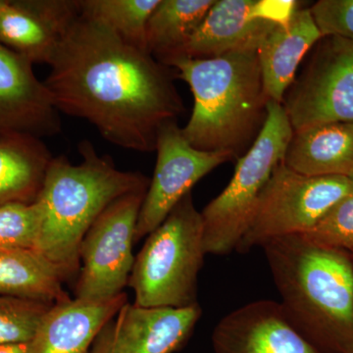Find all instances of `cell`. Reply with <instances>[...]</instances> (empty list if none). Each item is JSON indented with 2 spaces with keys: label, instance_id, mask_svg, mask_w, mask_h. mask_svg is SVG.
<instances>
[{
  "label": "cell",
  "instance_id": "obj_1",
  "mask_svg": "<svg viewBox=\"0 0 353 353\" xmlns=\"http://www.w3.org/2000/svg\"><path fill=\"white\" fill-rule=\"evenodd\" d=\"M48 65L44 83L58 111L120 148L155 152L161 127L183 112L173 69L81 12Z\"/></svg>",
  "mask_w": 353,
  "mask_h": 353
},
{
  "label": "cell",
  "instance_id": "obj_2",
  "mask_svg": "<svg viewBox=\"0 0 353 353\" xmlns=\"http://www.w3.org/2000/svg\"><path fill=\"white\" fill-rule=\"evenodd\" d=\"M263 248L280 305L294 329L324 353H353V261L347 250L306 234Z\"/></svg>",
  "mask_w": 353,
  "mask_h": 353
},
{
  "label": "cell",
  "instance_id": "obj_3",
  "mask_svg": "<svg viewBox=\"0 0 353 353\" xmlns=\"http://www.w3.org/2000/svg\"><path fill=\"white\" fill-rule=\"evenodd\" d=\"M168 67L194 95L185 138L196 150L238 160L252 148L267 118L257 51L227 53L208 59L180 57Z\"/></svg>",
  "mask_w": 353,
  "mask_h": 353
},
{
  "label": "cell",
  "instance_id": "obj_4",
  "mask_svg": "<svg viewBox=\"0 0 353 353\" xmlns=\"http://www.w3.org/2000/svg\"><path fill=\"white\" fill-rule=\"evenodd\" d=\"M79 150L83 160L78 165L63 155L52 158L36 201L41 213L36 250L65 281L79 274L83 239L104 209L125 194L148 189L150 181L139 172L120 170L90 141H82Z\"/></svg>",
  "mask_w": 353,
  "mask_h": 353
},
{
  "label": "cell",
  "instance_id": "obj_5",
  "mask_svg": "<svg viewBox=\"0 0 353 353\" xmlns=\"http://www.w3.org/2000/svg\"><path fill=\"white\" fill-rule=\"evenodd\" d=\"M206 252L203 222L192 192L148 236L134 259L128 285L134 304L182 308L197 304V282Z\"/></svg>",
  "mask_w": 353,
  "mask_h": 353
},
{
  "label": "cell",
  "instance_id": "obj_6",
  "mask_svg": "<svg viewBox=\"0 0 353 353\" xmlns=\"http://www.w3.org/2000/svg\"><path fill=\"white\" fill-rule=\"evenodd\" d=\"M292 136L284 106L269 101L259 136L236 160L227 187L201 211L206 254L226 255L236 250L260 194L276 167L284 161Z\"/></svg>",
  "mask_w": 353,
  "mask_h": 353
},
{
  "label": "cell",
  "instance_id": "obj_7",
  "mask_svg": "<svg viewBox=\"0 0 353 353\" xmlns=\"http://www.w3.org/2000/svg\"><path fill=\"white\" fill-rule=\"evenodd\" d=\"M352 187L350 176H304L281 162L260 194L236 250L246 253L274 239L309 233Z\"/></svg>",
  "mask_w": 353,
  "mask_h": 353
},
{
  "label": "cell",
  "instance_id": "obj_8",
  "mask_svg": "<svg viewBox=\"0 0 353 353\" xmlns=\"http://www.w3.org/2000/svg\"><path fill=\"white\" fill-rule=\"evenodd\" d=\"M148 189L130 192L109 204L85 234L75 299L101 301L124 292L136 259L132 245Z\"/></svg>",
  "mask_w": 353,
  "mask_h": 353
},
{
  "label": "cell",
  "instance_id": "obj_9",
  "mask_svg": "<svg viewBox=\"0 0 353 353\" xmlns=\"http://www.w3.org/2000/svg\"><path fill=\"white\" fill-rule=\"evenodd\" d=\"M283 101L294 132L353 123V41L325 37Z\"/></svg>",
  "mask_w": 353,
  "mask_h": 353
},
{
  "label": "cell",
  "instance_id": "obj_10",
  "mask_svg": "<svg viewBox=\"0 0 353 353\" xmlns=\"http://www.w3.org/2000/svg\"><path fill=\"white\" fill-rule=\"evenodd\" d=\"M155 152L157 165L139 212L134 243L154 231L199 181L220 165L233 160L225 153L194 148L176 121L161 127Z\"/></svg>",
  "mask_w": 353,
  "mask_h": 353
},
{
  "label": "cell",
  "instance_id": "obj_11",
  "mask_svg": "<svg viewBox=\"0 0 353 353\" xmlns=\"http://www.w3.org/2000/svg\"><path fill=\"white\" fill-rule=\"evenodd\" d=\"M299 8L294 0H215L180 57L208 59L234 51H257Z\"/></svg>",
  "mask_w": 353,
  "mask_h": 353
},
{
  "label": "cell",
  "instance_id": "obj_12",
  "mask_svg": "<svg viewBox=\"0 0 353 353\" xmlns=\"http://www.w3.org/2000/svg\"><path fill=\"white\" fill-rule=\"evenodd\" d=\"M201 315L199 303L173 308L127 303L102 327L90 353L178 352L189 341Z\"/></svg>",
  "mask_w": 353,
  "mask_h": 353
},
{
  "label": "cell",
  "instance_id": "obj_13",
  "mask_svg": "<svg viewBox=\"0 0 353 353\" xmlns=\"http://www.w3.org/2000/svg\"><path fill=\"white\" fill-rule=\"evenodd\" d=\"M59 113L32 62L0 43V132L54 137L62 131Z\"/></svg>",
  "mask_w": 353,
  "mask_h": 353
},
{
  "label": "cell",
  "instance_id": "obj_14",
  "mask_svg": "<svg viewBox=\"0 0 353 353\" xmlns=\"http://www.w3.org/2000/svg\"><path fill=\"white\" fill-rule=\"evenodd\" d=\"M215 353H324L299 334L276 301H253L223 317L212 333Z\"/></svg>",
  "mask_w": 353,
  "mask_h": 353
},
{
  "label": "cell",
  "instance_id": "obj_15",
  "mask_svg": "<svg viewBox=\"0 0 353 353\" xmlns=\"http://www.w3.org/2000/svg\"><path fill=\"white\" fill-rule=\"evenodd\" d=\"M80 12L79 0H9L0 14V43L32 64H50Z\"/></svg>",
  "mask_w": 353,
  "mask_h": 353
},
{
  "label": "cell",
  "instance_id": "obj_16",
  "mask_svg": "<svg viewBox=\"0 0 353 353\" xmlns=\"http://www.w3.org/2000/svg\"><path fill=\"white\" fill-rule=\"evenodd\" d=\"M127 303L122 292L105 301L69 299L55 304L32 341V353H90L102 327Z\"/></svg>",
  "mask_w": 353,
  "mask_h": 353
},
{
  "label": "cell",
  "instance_id": "obj_17",
  "mask_svg": "<svg viewBox=\"0 0 353 353\" xmlns=\"http://www.w3.org/2000/svg\"><path fill=\"white\" fill-rule=\"evenodd\" d=\"M323 39L310 9L299 8L285 25L276 27L257 50L265 94L283 104L306 53Z\"/></svg>",
  "mask_w": 353,
  "mask_h": 353
},
{
  "label": "cell",
  "instance_id": "obj_18",
  "mask_svg": "<svg viewBox=\"0 0 353 353\" xmlns=\"http://www.w3.org/2000/svg\"><path fill=\"white\" fill-rule=\"evenodd\" d=\"M284 163L309 176H353V123L316 125L294 132Z\"/></svg>",
  "mask_w": 353,
  "mask_h": 353
},
{
  "label": "cell",
  "instance_id": "obj_19",
  "mask_svg": "<svg viewBox=\"0 0 353 353\" xmlns=\"http://www.w3.org/2000/svg\"><path fill=\"white\" fill-rule=\"evenodd\" d=\"M52 158L41 139L0 132V206L36 201Z\"/></svg>",
  "mask_w": 353,
  "mask_h": 353
},
{
  "label": "cell",
  "instance_id": "obj_20",
  "mask_svg": "<svg viewBox=\"0 0 353 353\" xmlns=\"http://www.w3.org/2000/svg\"><path fill=\"white\" fill-rule=\"evenodd\" d=\"M64 281L36 248H0V296L55 305L71 299L63 289Z\"/></svg>",
  "mask_w": 353,
  "mask_h": 353
},
{
  "label": "cell",
  "instance_id": "obj_21",
  "mask_svg": "<svg viewBox=\"0 0 353 353\" xmlns=\"http://www.w3.org/2000/svg\"><path fill=\"white\" fill-rule=\"evenodd\" d=\"M214 3L215 0H160L146 26V51L166 66L180 57Z\"/></svg>",
  "mask_w": 353,
  "mask_h": 353
},
{
  "label": "cell",
  "instance_id": "obj_22",
  "mask_svg": "<svg viewBox=\"0 0 353 353\" xmlns=\"http://www.w3.org/2000/svg\"><path fill=\"white\" fill-rule=\"evenodd\" d=\"M160 0H79L81 13L146 51V26ZM148 52V51H146Z\"/></svg>",
  "mask_w": 353,
  "mask_h": 353
},
{
  "label": "cell",
  "instance_id": "obj_23",
  "mask_svg": "<svg viewBox=\"0 0 353 353\" xmlns=\"http://www.w3.org/2000/svg\"><path fill=\"white\" fill-rule=\"evenodd\" d=\"M53 305L0 296V345L30 343Z\"/></svg>",
  "mask_w": 353,
  "mask_h": 353
},
{
  "label": "cell",
  "instance_id": "obj_24",
  "mask_svg": "<svg viewBox=\"0 0 353 353\" xmlns=\"http://www.w3.org/2000/svg\"><path fill=\"white\" fill-rule=\"evenodd\" d=\"M41 225V209L36 201L0 206V248H36Z\"/></svg>",
  "mask_w": 353,
  "mask_h": 353
},
{
  "label": "cell",
  "instance_id": "obj_25",
  "mask_svg": "<svg viewBox=\"0 0 353 353\" xmlns=\"http://www.w3.org/2000/svg\"><path fill=\"white\" fill-rule=\"evenodd\" d=\"M353 179V176H352ZM306 234L320 245L350 250L353 248V187Z\"/></svg>",
  "mask_w": 353,
  "mask_h": 353
},
{
  "label": "cell",
  "instance_id": "obj_26",
  "mask_svg": "<svg viewBox=\"0 0 353 353\" xmlns=\"http://www.w3.org/2000/svg\"><path fill=\"white\" fill-rule=\"evenodd\" d=\"M309 9L323 38L353 41V0H320Z\"/></svg>",
  "mask_w": 353,
  "mask_h": 353
},
{
  "label": "cell",
  "instance_id": "obj_27",
  "mask_svg": "<svg viewBox=\"0 0 353 353\" xmlns=\"http://www.w3.org/2000/svg\"><path fill=\"white\" fill-rule=\"evenodd\" d=\"M0 353H32V341H30V343L0 345Z\"/></svg>",
  "mask_w": 353,
  "mask_h": 353
},
{
  "label": "cell",
  "instance_id": "obj_28",
  "mask_svg": "<svg viewBox=\"0 0 353 353\" xmlns=\"http://www.w3.org/2000/svg\"><path fill=\"white\" fill-rule=\"evenodd\" d=\"M9 0H0V14L3 12L4 9L8 6Z\"/></svg>",
  "mask_w": 353,
  "mask_h": 353
},
{
  "label": "cell",
  "instance_id": "obj_29",
  "mask_svg": "<svg viewBox=\"0 0 353 353\" xmlns=\"http://www.w3.org/2000/svg\"><path fill=\"white\" fill-rule=\"evenodd\" d=\"M348 252H350V256H352V261H353V248H350V250H348Z\"/></svg>",
  "mask_w": 353,
  "mask_h": 353
}]
</instances>
